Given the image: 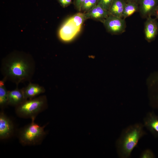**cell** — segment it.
Segmentation results:
<instances>
[{"label": "cell", "instance_id": "8", "mask_svg": "<svg viewBox=\"0 0 158 158\" xmlns=\"http://www.w3.org/2000/svg\"><path fill=\"white\" fill-rule=\"evenodd\" d=\"M145 39L150 42L154 40L158 34V22L156 19L150 16L147 18L144 26Z\"/></svg>", "mask_w": 158, "mask_h": 158}, {"label": "cell", "instance_id": "18", "mask_svg": "<svg viewBox=\"0 0 158 158\" xmlns=\"http://www.w3.org/2000/svg\"><path fill=\"white\" fill-rule=\"evenodd\" d=\"M152 84L153 87L154 92L153 98L158 106V73L156 74L153 78Z\"/></svg>", "mask_w": 158, "mask_h": 158}, {"label": "cell", "instance_id": "25", "mask_svg": "<svg viewBox=\"0 0 158 158\" xmlns=\"http://www.w3.org/2000/svg\"><path fill=\"white\" fill-rule=\"evenodd\" d=\"M125 0L126 2H127V0Z\"/></svg>", "mask_w": 158, "mask_h": 158}, {"label": "cell", "instance_id": "19", "mask_svg": "<svg viewBox=\"0 0 158 158\" xmlns=\"http://www.w3.org/2000/svg\"><path fill=\"white\" fill-rule=\"evenodd\" d=\"M114 0H97V4L105 10L109 11Z\"/></svg>", "mask_w": 158, "mask_h": 158}, {"label": "cell", "instance_id": "7", "mask_svg": "<svg viewBox=\"0 0 158 158\" xmlns=\"http://www.w3.org/2000/svg\"><path fill=\"white\" fill-rule=\"evenodd\" d=\"M14 130L13 122L3 111L0 113V138L8 139L13 135Z\"/></svg>", "mask_w": 158, "mask_h": 158}, {"label": "cell", "instance_id": "13", "mask_svg": "<svg viewBox=\"0 0 158 158\" xmlns=\"http://www.w3.org/2000/svg\"><path fill=\"white\" fill-rule=\"evenodd\" d=\"M25 100L22 89L17 87L13 90L8 91V105L15 107Z\"/></svg>", "mask_w": 158, "mask_h": 158}, {"label": "cell", "instance_id": "9", "mask_svg": "<svg viewBox=\"0 0 158 158\" xmlns=\"http://www.w3.org/2000/svg\"><path fill=\"white\" fill-rule=\"evenodd\" d=\"M158 6V0H140L139 4V11L141 16L147 18L153 15Z\"/></svg>", "mask_w": 158, "mask_h": 158}, {"label": "cell", "instance_id": "5", "mask_svg": "<svg viewBox=\"0 0 158 158\" xmlns=\"http://www.w3.org/2000/svg\"><path fill=\"white\" fill-rule=\"evenodd\" d=\"M81 28L73 21L71 17L66 20L61 26L59 31V36L62 40L69 41L78 34Z\"/></svg>", "mask_w": 158, "mask_h": 158}, {"label": "cell", "instance_id": "12", "mask_svg": "<svg viewBox=\"0 0 158 158\" xmlns=\"http://www.w3.org/2000/svg\"><path fill=\"white\" fill-rule=\"evenodd\" d=\"M85 14L87 19L91 18L102 23L109 15L108 11L97 4Z\"/></svg>", "mask_w": 158, "mask_h": 158}, {"label": "cell", "instance_id": "24", "mask_svg": "<svg viewBox=\"0 0 158 158\" xmlns=\"http://www.w3.org/2000/svg\"><path fill=\"white\" fill-rule=\"evenodd\" d=\"M140 0H127V2H132L136 3L139 5Z\"/></svg>", "mask_w": 158, "mask_h": 158}, {"label": "cell", "instance_id": "11", "mask_svg": "<svg viewBox=\"0 0 158 158\" xmlns=\"http://www.w3.org/2000/svg\"><path fill=\"white\" fill-rule=\"evenodd\" d=\"M22 89L26 99L36 97L45 92V89L43 87L31 83H30L27 86L23 88Z\"/></svg>", "mask_w": 158, "mask_h": 158}, {"label": "cell", "instance_id": "23", "mask_svg": "<svg viewBox=\"0 0 158 158\" xmlns=\"http://www.w3.org/2000/svg\"><path fill=\"white\" fill-rule=\"evenodd\" d=\"M153 16H154L156 18L158 19V6L157 7L155 10Z\"/></svg>", "mask_w": 158, "mask_h": 158}, {"label": "cell", "instance_id": "4", "mask_svg": "<svg viewBox=\"0 0 158 158\" xmlns=\"http://www.w3.org/2000/svg\"><path fill=\"white\" fill-rule=\"evenodd\" d=\"M35 119H32L31 122L20 129L19 131L18 139L22 145H39L46 136L44 128L47 125L41 126L35 122Z\"/></svg>", "mask_w": 158, "mask_h": 158}, {"label": "cell", "instance_id": "14", "mask_svg": "<svg viewBox=\"0 0 158 158\" xmlns=\"http://www.w3.org/2000/svg\"><path fill=\"white\" fill-rule=\"evenodd\" d=\"M126 3L124 0H114L108 11L109 15L123 18V11Z\"/></svg>", "mask_w": 158, "mask_h": 158}, {"label": "cell", "instance_id": "10", "mask_svg": "<svg viewBox=\"0 0 158 158\" xmlns=\"http://www.w3.org/2000/svg\"><path fill=\"white\" fill-rule=\"evenodd\" d=\"M144 126L158 138V115L153 112L148 113L144 119Z\"/></svg>", "mask_w": 158, "mask_h": 158}, {"label": "cell", "instance_id": "21", "mask_svg": "<svg viewBox=\"0 0 158 158\" xmlns=\"http://www.w3.org/2000/svg\"><path fill=\"white\" fill-rule=\"evenodd\" d=\"M57 1L62 7L65 8L70 5L72 0H57Z\"/></svg>", "mask_w": 158, "mask_h": 158}, {"label": "cell", "instance_id": "1", "mask_svg": "<svg viewBox=\"0 0 158 158\" xmlns=\"http://www.w3.org/2000/svg\"><path fill=\"white\" fill-rule=\"evenodd\" d=\"M35 61L31 55L20 51L12 52L1 60L0 71L6 81L19 84L30 81L35 70Z\"/></svg>", "mask_w": 158, "mask_h": 158}, {"label": "cell", "instance_id": "16", "mask_svg": "<svg viewBox=\"0 0 158 158\" xmlns=\"http://www.w3.org/2000/svg\"><path fill=\"white\" fill-rule=\"evenodd\" d=\"M139 11V5L132 2L126 3L124 9L123 18H125L129 17L135 13Z\"/></svg>", "mask_w": 158, "mask_h": 158}, {"label": "cell", "instance_id": "2", "mask_svg": "<svg viewBox=\"0 0 158 158\" xmlns=\"http://www.w3.org/2000/svg\"><path fill=\"white\" fill-rule=\"evenodd\" d=\"M144 126L141 123H136L128 127L123 131L117 143L120 157L127 158L130 156L140 139L146 133L143 130Z\"/></svg>", "mask_w": 158, "mask_h": 158}, {"label": "cell", "instance_id": "20", "mask_svg": "<svg viewBox=\"0 0 158 158\" xmlns=\"http://www.w3.org/2000/svg\"><path fill=\"white\" fill-rule=\"evenodd\" d=\"M141 158H153L155 156L152 151L149 149L144 150L141 153L140 156Z\"/></svg>", "mask_w": 158, "mask_h": 158}, {"label": "cell", "instance_id": "6", "mask_svg": "<svg viewBox=\"0 0 158 158\" xmlns=\"http://www.w3.org/2000/svg\"><path fill=\"white\" fill-rule=\"evenodd\" d=\"M102 23L107 31L112 34H119L125 31L126 23L123 18L109 15Z\"/></svg>", "mask_w": 158, "mask_h": 158}, {"label": "cell", "instance_id": "17", "mask_svg": "<svg viewBox=\"0 0 158 158\" xmlns=\"http://www.w3.org/2000/svg\"><path fill=\"white\" fill-rule=\"evenodd\" d=\"M97 4V0H85L83 3L80 12L86 13Z\"/></svg>", "mask_w": 158, "mask_h": 158}, {"label": "cell", "instance_id": "15", "mask_svg": "<svg viewBox=\"0 0 158 158\" xmlns=\"http://www.w3.org/2000/svg\"><path fill=\"white\" fill-rule=\"evenodd\" d=\"M6 81L3 79L0 81V107L3 109L8 105V93L5 85Z\"/></svg>", "mask_w": 158, "mask_h": 158}, {"label": "cell", "instance_id": "22", "mask_svg": "<svg viewBox=\"0 0 158 158\" xmlns=\"http://www.w3.org/2000/svg\"><path fill=\"white\" fill-rule=\"evenodd\" d=\"M85 0H75V5L77 9L80 12L81 6Z\"/></svg>", "mask_w": 158, "mask_h": 158}, {"label": "cell", "instance_id": "3", "mask_svg": "<svg viewBox=\"0 0 158 158\" xmlns=\"http://www.w3.org/2000/svg\"><path fill=\"white\" fill-rule=\"evenodd\" d=\"M48 107L46 96L42 95L25 100L15 107V112L20 118L35 119L40 113L46 110Z\"/></svg>", "mask_w": 158, "mask_h": 158}]
</instances>
